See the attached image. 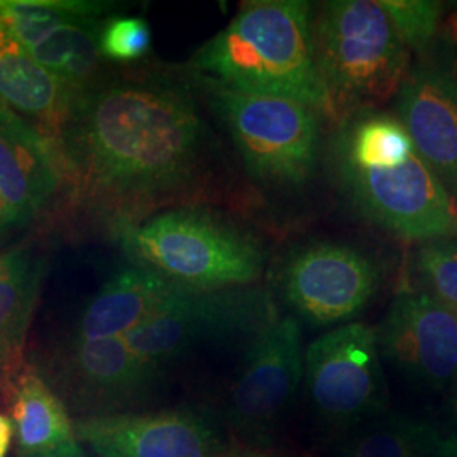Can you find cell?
I'll list each match as a JSON object with an SVG mask.
<instances>
[{"instance_id":"d4e9b609","label":"cell","mask_w":457,"mask_h":457,"mask_svg":"<svg viewBox=\"0 0 457 457\" xmlns=\"http://www.w3.org/2000/svg\"><path fill=\"white\" fill-rule=\"evenodd\" d=\"M151 48V29L139 17H115L102 24L98 34L100 56L129 63L143 58Z\"/></svg>"},{"instance_id":"52a82bcc","label":"cell","mask_w":457,"mask_h":457,"mask_svg":"<svg viewBox=\"0 0 457 457\" xmlns=\"http://www.w3.org/2000/svg\"><path fill=\"white\" fill-rule=\"evenodd\" d=\"M277 317L270 298L256 288H226L212 292L188 290L134 328L124 339L132 353L160 373L207 341H222L239 334L254 337Z\"/></svg>"},{"instance_id":"2e32d148","label":"cell","mask_w":457,"mask_h":457,"mask_svg":"<svg viewBox=\"0 0 457 457\" xmlns=\"http://www.w3.org/2000/svg\"><path fill=\"white\" fill-rule=\"evenodd\" d=\"M190 288L153 270L134 266L104 285L73 327L70 339L126 337Z\"/></svg>"},{"instance_id":"603a6c76","label":"cell","mask_w":457,"mask_h":457,"mask_svg":"<svg viewBox=\"0 0 457 457\" xmlns=\"http://www.w3.org/2000/svg\"><path fill=\"white\" fill-rule=\"evenodd\" d=\"M415 268L427 292L457 311V241L437 239L420 245Z\"/></svg>"},{"instance_id":"ffe728a7","label":"cell","mask_w":457,"mask_h":457,"mask_svg":"<svg viewBox=\"0 0 457 457\" xmlns=\"http://www.w3.org/2000/svg\"><path fill=\"white\" fill-rule=\"evenodd\" d=\"M337 457H457V439L405 415H378L353 427Z\"/></svg>"},{"instance_id":"9a60e30c","label":"cell","mask_w":457,"mask_h":457,"mask_svg":"<svg viewBox=\"0 0 457 457\" xmlns=\"http://www.w3.org/2000/svg\"><path fill=\"white\" fill-rule=\"evenodd\" d=\"M60 183L48 137L0 104V198L12 226L24 228L36 220Z\"/></svg>"},{"instance_id":"8992f818","label":"cell","mask_w":457,"mask_h":457,"mask_svg":"<svg viewBox=\"0 0 457 457\" xmlns=\"http://www.w3.org/2000/svg\"><path fill=\"white\" fill-rule=\"evenodd\" d=\"M212 105L256 179L300 187L311 177L319 153L313 109L288 98L243 94L217 83Z\"/></svg>"},{"instance_id":"3957f363","label":"cell","mask_w":457,"mask_h":457,"mask_svg":"<svg viewBox=\"0 0 457 457\" xmlns=\"http://www.w3.org/2000/svg\"><path fill=\"white\" fill-rule=\"evenodd\" d=\"M194 66L220 87L288 98L328 115L326 88L315 65L309 2H245L228 28L200 48Z\"/></svg>"},{"instance_id":"ba28073f","label":"cell","mask_w":457,"mask_h":457,"mask_svg":"<svg viewBox=\"0 0 457 457\" xmlns=\"http://www.w3.org/2000/svg\"><path fill=\"white\" fill-rule=\"evenodd\" d=\"M37 371L75 420L137 411L158 375L132 353L124 337H68Z\"/></svg>"},{"instance_id":"7402d4cb","label":"cell","mask_w":457,"mask_h":457,"mask_svg":"<svg viewBox=\"0 0 457 457\" xmlns=\"http://www.w3.org/2000/svg\"><path fill=\"white\" fill-rule=\"evenodd\" d=\"M107 9L109 5L100 2L0 0V17L26 49L31 48L41 34L54 26L98 19Z\"/></svg>"},{"instance_id":"f546056e","label":"cell","mask_w":457,"mask_h":457,"mask_svg":"<svg viewBox=\"0 0 457 457\" xmlns=\"http://www.w3.org/2000/svg\"><path fill=\"white\" fill-rule=\"evenodd\" d=\"M60 457H88L87 456V453H85V449H80V451H75V453H70V454H65V456Z\"/></svg>"},{"instance_id":"30bf717a","label":"cell","mask_w":457,"mask_h":457,"mask_svg":"<svg viewBox=\"0 0 457 457\" xmlns=\"http://www.w3.org/2000/svg\"><path fill=\"white\" fill-rule=\"evenodd\" d=\"M294 317H275L251 339L228 400V424L253 441L266 437L294 402L305 373Z\"/></svg>"},{"instance_id":"9c48e42d","label":"cell","mask_w":457,"mask_h":457,"mask_svg":"<svg viewBox=\"0 0 457 457\" xmlns=\"http://www.w3.org/2000/svg\"><path fill=\"white\" fill-rule=\"evenodd\" d=\"M305 376L313 407L330 424L353 428L386 407L373 327L356 322L320 336L305 353Z\"/></svg>"},{"instance_id":"6da1fadb","label":"cell","mask_w":457,"mask_h":457,"mask_svg":"<svg viewBox=\"0 0 457 457\" xmlns=\"http://www.w3.org/2000/svg\"><path fill=\"white\" fill-rule=\"evenodd\" d=\"M48 141L75 205L119 234L192 192L207 153L194 102L162 83L88 87Z\"/></svg>"},{"instance_id":"7c38bea8","label":"cell","mask_w":457,"mask_h":457,"mask_svg":"<svg viewBox=\"0 0 457 457\" xmlns=\"http://www.w3.org/2000/svg\"><path fill=\"white\" fill-rule=\"evenodd\" d=\"M379 285L375 262L358 249L312 245L287 264L283 292L298 315L313 326L349 320L366 309Z\"/></svg>"},{"instance_id":"e0dca14e","label":"cell","mask_w":457,"mask_h":457,"mask_svg":"<svg viewBox=\"0 0 457 457\" xmlns=\"http://www.w3.org/2000/svg\"><path fill=\"white\" fill-rule=\"evenodd\" d=\"M77 97L79 92L34 60L0 17V104L49 139L63 126Z\"/></svg>"},{"instance_id":"484cf974","label":"cell","mask_w":457,"mask_h":457,"mask_svg":"<svg viewBox=\"0 0 457 457\" xmlns=\"http://www.w3.org/2000/svg\"><path fill=\"white\" fill-rule=\"evenodd\" d=\"M220 457H285L264 444H243V445H228Z\"/></svg>"},{"instance_id":"83f0119b","label":"cell","mask_w":457,"mask_h":457,"mask_svg":"<svg viewBox=\"0 0 457 457\" xmlns=\"http://www.w3.org/2000/svg\"><path fill=\"white\" fill-rule=\"evenodd\" d=\"M14 226H12V220H11V215L7 212V209H5V205H4V202H2V198H0V237L2 236H5L9 230H12Z\"/></svg>"},{"instance_id":"cb8c5ba5","label":"cell","mask_w":457,"mask_h":457,"mask_svg":"<svg viewBox=\"0 0 457 457\" xmlns=\"http://www.w3.org/2000/svg\"><path fill=\"white\" fill-rule=\"evenodd\" d=\"M405 46L422 51L437 34L442 7L427 0H378Z\"/></svg>"},{"instance_id":"44dd1931","label":"cell","mask_w":457,"mask_h":457,"mask_svg":"<svg viewBox=\"0 0 457 457\" xmlns=\"http://www.w3.org/2000/svg\"><path fill=\"white\" fill-rule=\"evenodd\" d=\"M100 19L66 22L41 34L31 48L34 60L75 92L92 87L97 73Z\"/></svg>"},{"instance_id":"5b68a950","label":"cell","mask_w":457,"mask_h":457,"mask_svg":"<svg viewBox=\"0 0 457 457\" xmlns=\"http://www.w3.org/2000/svg\"><path fill=\"white\" fill-rule=\"evenodd\" d=\"M120 241L137 266L196 292L247 287L262 275L258 245L204 209L153 213L124 228Z\"/></svg>"},{"instance_id":"4316f807","label":"cell","mask_w":457,"mask_h":457,"mask_svg":"<svg viewBox=\"0 0 457 457\" xmlns=\"http://www.w3.org/2000/svg\"><path fill=\"white\" fill-rule=\"evenodd\" d=\"M14 442V425L9 415L0 413V457H7Z\"/></svg>"},{"instance_id":"8fae6325","label":"cell","mask_w":457,"mask_h":457,"mask_svg":"<svg viewBox=\"0 0 457 457\" xmlns=\"http://www.w3.org/2000/svg\"><path fill=\"white\" fill-rule=\"evenodd\" d=\"M75 430L97 457H220L228 447L212 417L192 409L80 419Z\"/></svg>"},{"instance_id":"277c9868","label":"cell","mask_w":457,"mask_h":457,"mask_svg":"<svg viewBox=\"0 0 457 457\" xmlns=\"http://www.w3.org/2000/svg\"><path fill=\"white\" fill-rule=\"evenodd\" d=\"M312 34L328 117L345 120L398 96L410 51L378 0L327 2Z\"/></svg>"},{"instance_id":"f1b7e54d","label":"cell","mask_w":457,"mask_h":457,"mask_svg":"<svg viewBox=\"0 0 457 457\" xmlns=\"http://www.w3.org/2000/svg\"><path fill=\"white\" fill-rule=\"evenodd\" d=\"M447 31H449V37L453 41V46L456 51V62H454V80L457 85V16H453L447 21Z\"/></svg>"},{"instance_id":"ac0fdd59","label":"cell","mask_w":457,"mask_h":457,"mask_svg":"<svg viewBox=\"0 0 457 457\" xmlns=\"http://www.w3.org/2000/svg\"><path fill=\"white\" fill-rule=\"evenodd\" d=\"M7 390L19 457H60L83 449L75 419L36 366L22 364Z\"/></svg>"},{"instance_id":"4fadbf2b","label":"cell","mask_w":457,"mask_h":457,"mask_svg":"<svg viewBox=\"0 0 457 457\" xmlns=\"http://www.w3.org/2000/svg\"><path fill=\"white\" fill-rule=\"evenodd\" d=\"M385 358L441 390L457 379V311L424 290H402L376 330Z\"/></svg>"},{"instance_id":"5bb4252c","label":"cell","mask_w":457,"mask_h":457,"mask_svg":"<svg viewBox=\"0 0 457 457\" xmlns=\"http://www.w3.org/2000/svg\"><path fill=\"white\" fill-rule=\"evenodd\" d=\"M398 119L417 153L457 195V85L439 66L409 71L398 92Z\"/></svg>"},{"instance_id":"7a4b0ae2","label":"cell","mask_w":457,"mask_h":457,"mask_svg":"<svg viewBox=\"0 0 457 457\" xmlns=\"http://www.w3.org/2000/svg\"><path fill=\"white\" fill-rule=\"evenodd\" d=\"M332 160L344 192L378 226L409 241L457 237L456 198L398 117L376 111L347 117Z\"/></svg>"},{"instance_id":"d6986e66","label":"cell","mask_w":457,"mask_h":457,"mask_svg":"<svg viewBox=\"0 0 457 457\" xmlns=\"http://www.w3.org/2000/svg\"><path fill=\"white\" fill-rule=\"evenodd\" d=\"M43 264L26 251L0 254V375L5 388L22 366V349L33 320Z\"/></svg>"}]
</instances>
